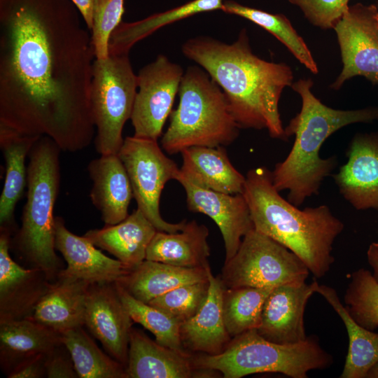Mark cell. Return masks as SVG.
Returning a JSON list of instances; mask_svg holds the SVG:
<instances>
[{
	"instance_id": "obj_1",
	"label": "cell",
	"mask_w": 378,
	"mask_h": 378,
	"mask_svg": "<svg viewBox=\"0 0 378 378\" xmlns=\"http://www.w3.org/2000/svg\"><path fill=\"white\" fill-rule=\"evenodd\" d=\"M89 31L71 0H0V125L47 136L63 151L90 146Z\"/></svg>"
},
{
	"instance_id": "obj_2",
	"label": "cell",
	"mask_w": 378,
	"mask_h": 378,
	"mask_svg": "<svg viewBox=\"0 0 378 378\" xmlns=\"http://www.w3.org/2000/svg\"><path fill=\"white\" fill-rule=\"evenodd\" d=\"M182 52L219 85L241 128L267 129L272 138L287 140L279 102L283 90L293 84L288 65L254 55L245 29L231 44L208 36L190 38Z\"/></svg>"
},
{
	"instance_id": "obj_3",
	"label": "cell",
	"mask_w": 378,
	"mask_h": 378,
	"mask_svg": "<svg viewBox=\"0 0 378 378\" xmlns=\"http://www.w3.org/2000/svg\"><path fill=\"white\" fill-rule=\"evenodd\" d=\"M242 194L255 230L296 254L316 278L326 275L335 261L333 244L344 227L327 205L299 209L281 197L265 167L247 172Z\"/></svg>"
},
{
	"instance_id": "obj_4",
	"label": "cell",
	"mask_w": 378,
	"mask_h": 378,
	"mask_svg": "<svg viewBox=\"0 0 378 378\" xmlns=\"http://www.w3.org/2000/svg\"><path fill=\"white\" fill-rule=\"evenodd\" d=\"M312 85L309 78L300 79L291 85L300 96L302 106L284 130L288 138L295 135V140L288 156L272 172L275 188L279 192L287 190V200L296 206L318 194L322 182L337 164L335 155L320 157L325 141L348 125L378 120V107L339 110L327 106L312 92Z\"/></svg>"
},
{
	"instance_id": "obj_5",
	"label": "cell",
	"mask_w": 378,
	"mask_h": 378,
	"mask_svg": "<svg viewBox=\"0 0 378 378\" xmlns=\"http://www.w3.org/2000/svg\"><path fill=\"white\" fill-rule=\"evenodd\" d=\"M50 137L41 136L28 155L27 192L22 225L10 239V248L29 268L44 272L55 281L64 270L55 246L53 210L60 186L59 153Z\"/></svg>"
},
{
	"instance_id": "obj_6",
	"label": "cell",
	"mask_w": 378,
	"mask_h": 378,
	"mask_svg": "<svg viewBox=\"0 0 378 378\" xmlns=\"http://www.w3.org/2000/svg\"><path fill=\"white\" fill-rule=\"evenodd\" d=\"M179 103L170 115L161 139L169 154L192 146L218 147L231 144L241 128L233 117L219 85L199 67L184 73L178 90Z\"/></svg>"
},
{
	"instance_id": "obj_7",
	"label": "cell",
	"mask_w": 378,
	"mask_h": 378,
	"mask_svg": "<svg viewBox=\"0 0 378 378\" xmlns=\"http://www.w3.org/2000/svg\"><path fill=\"white\" fill-rule=\"evenodd\" d=\"M193 358L198 368L216 371L224 378L263 372L307 378L309 371L325 370L333 363L332 356L321 346L316 335H309L299 343L283 344L265 340L256 329L232 338L219 354H200Z\"/></svg>"
},
{
	"instance_id": "obj_8",
	"label": "cell",
	"mask_w": 378,
	"mask_h": 378,
	"mask_svg": "<svg viewBox=\"0 0 378 378\" xmlns=\"http://www.w3.org/2000/svg\"><path fill=\"white\" fill-rule=\"evenodd\" d=\"M137 88V76L128 54L94 59L90 105L96 129L94 145L100 155L118 153L124 141L123 127L131 118Z\"/></svg>"
},
{
	"instance_id": "obj_9",
	"label": "cell",
	"mask_w": 378,
	"mask_h": 378,
	"mask_svg": "<svg viewBox=\"0 0 378 378\" xmlns=\"http://www.w3.org/2000/svg\"><path fill=\"white\" fill-rule=\"evenodd\" d=\"M309 273L296 254L253 228L234 256L225 261L220 277L225 288H274L306 281Z\"/></svg>"
},
{
	"instance_id": "obj_10",
	"label": "cell",
	"mask_w": 378,
	"mask_h": 378,
	"mask_svg": "<svg viewBox=\"0 0 378 378\" xmlns=\"http://www.w3.org/2000/svg\"><path fill=\"white\" fill-rule=\"evenodd\" d=\"M128 174L137 209L158 231L181 230L186 220L171 223L160 211V200L166 183L179 172L176 164L162 150L158 141L133 136L124 139L118 153Z\"/></svg>"
},
{
	"instance_id": "obj_11",
	"label": "cell",
	"mask_w": 378,
	"mask_h": 378,
	"mask_svg": "<svg viewBox=\"0 0 378 378\" xmlns=\"http://www.w3.org/2000/svg\"><path fill=\"white\" fill-rule=\"evenodd\" d=\"M183 74L180 65L163 55L140 69L130 118L134 136L158 141L172 113Z\"/></svg>"
},
{
	"instance_id": "obj_12",
	"label": "cell",
	"mask_w": 378,
	"mask_h": 378,
	"mask_svg": "<svg viewBox=\"0 0 378 378\" xmlns=\"http://www.w3.org/2000/svg\"><path fill=\"white\" fill-rule=\"evenodd\" d=\"M378 8L358 3L349 6L333 29L337 34L343 68L330 85L340 89L356 76L378 84Z\"/></svg>"
},
{
	"instance_id": "obj_13",
	"label": "cell",
	"mask_w": 378,
	"mask_h": 378,
	"mask_svg": "<svg viewBox=\"0 0 378 378\" xmlns=\"http://www.w3.org/2000/svg\"><path fill=\"white\" fill-rule=\"evenodd\" d=\"M132 323L115 283L89 286L85 326L100 342L107 354L125 369Z\"/></svg>"
},
{
	"instance_id": "obj_14",
	"label": "cell",
	"mask_w": 378,
	"mask_h": 378,
	"mask_svg": "<svg viewBox=\"0 0 378 378\" xmlns=\"http://www.w3.org/2000/svg\"><path fill=\"white\" fill-rule=\"evenodd\" d=\"M12 232L0 228V322L31 317L53 281L36 268H24L10 257Z\"/></svg>"
},
{
	"instance_id": "obj_15",
	"label": "cell",
	"mask_w": 378,
	"mask_h": 378,
	"mask_svg": "<svg viewBox=\"0 0 378 378\" xmlns=\"http://www.w3.org/2000/svg\"><path fill=\"white\" fill-rule=\"evenodd\" d=\"M318 283L313 281L286 284L274 287L262 307L261 321L256 329L265 340L289 344L304 341V315L311 296Z\"/></svg>"
},
{
	"instance_id": "obj_16",
	"label": "cell",
	"mask_w": 378,
	"mask_h": 378,
	"mask_svg": "<svg viewBox=\"0 0 378 378\" xmlns=\"http://www.w3.org/2000/svg\"><path fill=\"white\" fill-rule=\"evenodd\" d=\"M184 188L188 209L208 216L218 225L225 244V260L237 253L243 237L254 228L243 194H227L200 188L178 174Z\"/></svg>"
},
{
	"instance_id": "obj_17",
	"label": "cell",
	"mask_w": 378,
	"mask_h": 378,
	"mask_svg": "<svg viewBox=\"0 0 378 378\" xmlns=\"http://www.w3.org/2000/svg\"><path fill=\"white\" fill-rule=\"evenodd\" d=\"M346 156L332 175L340 192L357 210H378V132L356 134Z\"/></svg>"
},
{
	"instance_id": "obj_18",
	"label": "cell",
	"mask_w": 378,
	"mask_h": 378,
	"mask_svg": "<svg viewBox=\"0 0 378 378\" xmlns=\"http://www.w3.org/2000/svg\"><path fill=\"white\" fill-rule=\"evenodd\" d=\"M189 352H181L152 340L143 331L132 328L127 378L211 377L216 371L198 368Z\"/></svg>"
},
{
	"instance_id": "obj_19",
	"label": "cell",
	"mask_w": 378,
	"mask_h": 378,
	"mask_svg": "<svg viewBox=\"0 0 378 378\" xmlns=\"http://www.w3.org/2000/svg\"><path fill=\"white\" fill-rule=\"evenodd\" d=\"M55 246L67 263L58 276L90 284L115 283L128 269L118 260L104 255L85 236L70 232L60 216L55 217Z\"/></svg>"
},
{
	"instance_id": "obj_20",
	"label": "cell",
	"mask_w": 378,
	"mask_h": 378,
	"mask_svg": "<svg viewBox=\"0 0 378 378\" xmlns=\"http://www.w3.org/2000/svg\"><path fill=\"white\" fill-rule=\"evenodd\" d=\"M208 278L209 288L205 302L200 311L181 323L180 328L182 346L190 354H219L232 340L224 320L223 299L225 288L220 276H215L210 267Z\"/></svg>"
},
{
	"instance_id": "obj_21",
	"label": "cell",
	"mask_w": 378,
	"mask_h": 378,
	"mask_svg": "<svg viewBox=\"0 0 378 378\" xmlns=\"http://www.w3.org/2000/svg\"><path fill=\"white\" fill-rule=\"evenodd\" d=\"M93 182L90 197L106 225H115L128 216L133 197L130 181L118 154L101 155L88 165Z\"/></svg>"
},
{
	"instance_id": "obj_22",
	"label": "cell",
	"mask_w": 378,
	"mask_h": 378,
	"mask_svg": "<svg viewBox=\"0 0 378 378\" xmlns=\"http://www.w3.org/2000/svg\"><path fill=\"white\" fill-rule=\"evenodd\" d=\"M178 175L206 190L227 194H242L246 182L231 163L223 146H192L181 153Z\"/></svg>"
},
{
	"instance_id": "obj_23",
	"label": "cell",
	"mask_w": 378,
	"mask_h": 378,
	"mask_svg": "<svg viewBox=\"0 0 378 378\" xmlns=\"http://www.w3.org/2000/svg\"><path fill=\"white\" fill-rule=\"evenodd\" d=\"M157 231L136 209L119 223L90 230L84 236L130 269L146 260L148 246Z\"/></svg>"
},
{
	"instance_id": "obj_24",
	"label": "cell",
	"mask_w": 378,
	"mask_h": 378,
	"mask_svg": "<svg viewBox=\"0 0 378 378\" xmlns=\"http://www.w3.org/2000/svg\"><path fill=\"white\" fill-rule=\"evenodd\" d=\"M62 343L61 333L31 317L0 322V365L8 376L29 359Z\"/></svg>"
},
{
	"instance_id": "obj_25",
	"label": "cell",
	"mask_w": 378,
	"mask_h": 378,
	"mask_svg": "<svg viewBox=\"0 0 378 378\" xmlns=\"http://www.w3.org/2000/svg\"><path fill=\"white\" fill-rule=\"evenodd\" d=\"M206 267L188 268L144 260L115 282L134 298L148 303L180 286L208 279Z\"/></svg>"
},
{
	"instance_id": "obj_26",
	"label": "cell",
	"mask_w": 378,
	"mask_h": 378,
	"mask_svg": "<svg viewBox=\"0 0 378 378\" xmlns=\"http://www.w3.org/2000/svg\"><path fill=\"white\" fill-rule=\"evenodd\" d=\"M90 285L82 280L58 276L37 304L31 318L59 333L85 326Z\"/></svg>"
},
{
	"instance_id": "obj_27",
	"label": "cell",
	"mask_w": 378,
	"mask_h": 378,
	"mask_svg": "<svg viewBox=\"0 0 378 378\" xmlns=\"http://www.w3.org/2000/svg\"><path fill=\"white\" fill-rule=\"evenodd\" d=\"M40 136L23 134L0 125V147L6 162L5 181L0 197V227L12 233L15 230L16 204L27 184L25 160Z\"/></svg>"
},
{
	"instance_id": "obj_28",
	"label": "cell",
	"mask_w": 378,
	"mask_h": 378,
	"mask_svg": "<svg viewBox=\"0 0 378 378\" xmlns=\"http://www.w3.org/2000/svg\"><path fill=\"white\" fill-rule=\"evenodd\" d=\"M209 230L196 220L186 223L176 232L157 231L147 251L146 260L171 265L196 268L209 265Z\"/></svg>"
},
{
	"instance_id": "obj_29",
	"label": "cell",
	"mask_w": 378,
	"mask_h": 378,
	"mask_svg": "<svg viewBox=\"0 0 378 378\" xmlns=\"http://www.w3.org/2000/svg\"><path fill=\"white\" fill-rule=\"evenodd\" d=\"M320 294L332 307L344 324L349 336V348L340 378H366L378 362V333L357 323L341 302L335 288L318 284Z\"/></svg>"
},
{
	"instance_id": "obj_30",
	"label": "cell",
	"mask_w": 378,
	"mask_h": 378,
	"mask_svg": "<svg viewBox=\"0 0 378 378\" xmlns=\"http://www.w3.org/2000/svg\"><path fill=\"white\" fill-rule=\"evenodd\" d=\"M223 4V0H193L140 20L122 21L110 37L108 55L128 54L135 43L160 28L199 13L222 10Z\"/></svg>"
},
{
	"instance_id": "obj_31",
	"label": "cell",
	"mask_w": 378,
	"mask_h": 378,
	"mask_svg": "<svg viewBox=\"0 0 378 378\" xmlns=\"http://www.w3.org/2000/svg\"><path fill=\"white\" fill-rule=\"evenodd\" d=\"M79 378H127L125 367L104 353L83 326L61 332Z\"/></svg>"
},
{
	"instance_id": "obj_32",
	"label": "cell",
	"mask_w": 378,
	"mask_h": 378,
	"mask_svg": "<svg viewBox=\"0 0 378 378\" xmlns=\"http://www.w3.org/2000/svg\"><path fill=\"white\" fill-rule=\"evenodd\" d=\"M221 10L246 18L262 27L280 41L311 72L315 74L318 72L308 46L286 15L272 14L231 0L223 1Z\"/></svg>"
},
{
	"instance_id": "obj_33",
	"label": "cell",
	"mask_w": 378,
	"mask_h": 378,
	"mask_svg": "<svg viewBox=\"0 0 378 378\" xmlns=\"http://www.w3.org/2000/svg\"><path fill=\"white\" fill-rule=\"evenodd\" d=\"M274 288H225L223 299L224 320L232 338L259 327L263 304Z\"/></svg>"
},
{
	"instance_id": "obj_34",
	"label": "cell",
	"mask_w": 378,
	"mask_h": 378,
	"mask_svg": "<svg viewBox=\"0 0 378 378\" xmlns=\"http://www.w3.org/2000/svg\"><path fill=\"white\" fill-rule=\"evenodd\" d=\"M115 286L133 322L151 332L158 343L178 351L188 352L181 344L179 321L162 310L134 298L116 284Z\"/></svg>"
},
{
	"instance_id": "obj_35",
	"label": "cell",
	"mask_w": 378,
	"mask_h": 378,
	"mask_svg": "<svg viewBox=\"0 0 378 378\" xmlns=\"http://www.w3.org/2000/svg\"><path fill=\"white\" fill-rule=\"evenodd\" d=\"M344 305L353 319L363 328H378V284L372 272L360 268L350 274Z\"/></svg>"
},
{
	"instance_id": "obj_36",
	"label": "cell",
	"mask_w": 378,
	"mask_h": 378,
	"mask_svg": "<svg viewBox=\"0 0 378 378\" xmlns=\"http://www.w3.org/2000/svg\"><path fill=\"white\" fill-rule=\"evenodd\" d=\"M209 288L208 278L204 281L180 286L155 298L148 304L183 323L202 308L207 298Z\"/></svg>"
},
{
	"instance_id": "obj_37",
	"label": "cell",
	"mask_w": 378,
	"mask_h": 378,
	"mask_svg": "<svg viewBox=\"0 0 378 378\" xmlns=\"http://www.w3.org/2000/svg\"><path fill=\"white\" fill-rule=\"evenodd\" d=\"M124 0H94L92 11L91 40L95 59L108 57L110 37L122 22Z\"/></svg>"
},
{
	"instance_id": "obj_38",
	"label": "cell",
	"mask_w": 378,
	"mask_h": 378,
	"mask_svg": "<svg viewBox=\"0 0 378 378\" xmlns=\"http://www.w3.org/2000/svg\"><path fill=\"white\" fill-rule=\"evenodd\" d=\"M307 20L323 29H333L349 9L350 0H288Z\"/></svg>"
},
{
	"instance_id": "obj_39",
	"label": "cell",
	"mask_w": 378,
	"mask_h": 378,
	"mask_svg": "<svg viewBox=\"0 0 378 378\" xmlns=\"http://www.w3.org/2000/svg\"><path fill=\"white\" fill-rule=\"evenodd\" d=\"M45 364L46 377H78L71 354L63 342L46 354Z\"/></svg>"
},
{
	"instance_id": "obj_40",
	"label": "cell",
	"mask_w": 378,
	"mask_h": 378,
	"mask_svg": "<svg viewBox=\"0 0 378 378\" xmlns=\"http://www.w3.org/2000/svg\"><path fill=\"white\" fill-rule=\"evenodd\" d=\"M46 354L37 356L22 363L7 377L8 378H41L46 377Z\"/></svg>"
},
{
	"instance_id": "obj_41",
	"label": "cell",
	"mask_w": 378,
	"mask_h": 378,
	"mask_svg": "<svg viewBox=\"0 0 378 378\" xmlns=\"http://www.w3.org/2000/svg\"><path fill=\"white\" fill-rule=\"evenodd\" d=\"M78 8L83 20L90 30L92 27V11L94 0H71Z\"/></svg>"
},
{
	"instance_id": "obj_42",
	"label": "cell",
	"mask_w": 378,
	"mask_h": 378,
	"mask_svg": "<svg viewBox=\"0 0 378 378\" xmlns=\"http://www.w3.org/2000/svg\"><path fill=\"white\" fill-rule=\"evenodd\" d=\"M367 260L372 270V275L378 284V241L370 244L367 251Z\"/></svg>"
},
{
	"instance_id": "obj_43",
	"label": "cell",
	"mask_w": 378,
	"mask_h": 378,
	"mask_svg": "<svg viewBox=\"0 0 378 378\" xmlns=\"http://www.w3.org/2000/svg\"><path fill=\"white\" fill-rule=\"evenodd\" d=\"M366 378H378V362L369 370Z\"/></svg>"
},
{
	"instance_id": "obj_44",
	"label": "cell",
	"mask_w": 378,
	"mask_h": 378,
	"mask_svg": "<svg viewBox=\"0 0 378 378\" xmlns=\"http://www.w3.org/2000/svg\"><path fill=\"white\" fill-rule=\"evenodd\" d=\"M377 21H378V13H377Z\"/></svg>"
}]
</instances>
